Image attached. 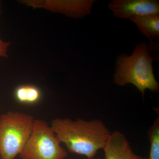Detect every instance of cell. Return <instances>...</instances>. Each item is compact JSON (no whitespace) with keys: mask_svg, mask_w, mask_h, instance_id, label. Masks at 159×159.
Masks as SVG:
<instances>
[{"mask_svg":"<svg viewBox=\"0 0 159 159\" xmlns=\"http://www.w3.org/2000/svg\"><path fill=\"white\" fill-rule=\"evenodd\" d=\"M102 149L105 159H145L133 151L125 135L119 131L111 133Z\"/></svg>","mask_w":159,"mask_h":159,"instance_id":"obj_7","label":"cell"},{"mask_svg":"<svg viewBox=\"0 0 159 159\" xmlns=\"http://www.w3.org/2000/svg\"><path fill=\"white\" fill-rule=\"evenodd\" d=\"M148 137L150 142V153L148 158L146 159H159V114L153 124L148 129Z\"/></svg>","mask_w":159,"mask_h":159,"instance_id":"obj_10","label":"cell"},{"mask_svg":"<svg viewBox=\"0 0 159 159\" xmlns=\"http://www.w3.org/2000/svg\"><path fill=\"white\" fill-rule=\"evenodd\" d=\"M1 2H0V13H1Z\"/></svg>","mask_w":159,"mask_h":159,"instance_id":"obj_13","label":"cell"},{"mask_svg":"<svg viewBox=\"0 0 159 159\" xmlns=\"http://www.w3.org/2000/svg\"><path fill=\"white\" fill-rule=\"evenodd\" d=\"M145 159H146V158H145Z\"/></svg>","mask_w":159,"mask_h":159,"instance_id":"obj_14","label":"cell"},{"mask_svg":"<svg viewBox=\"0 0 159 159\" xmlns=\"http://www.w3.org/2000/svg\"><path fill=\"white\" fill-rule=\"evenodd\" d=\"M61 144L48 122L34 119L31 134L20 157L21 159H65L68 152Z\"/></svg>","mask_w":159,"mask_h":159,"instance_id":"obj_4","label":"cell"},{"mask_svg":"<svg viewBox=\"0 0 159 159\" xmlns=\"http://www.w3.org/2000/svg\"><path fill=\"white\" fill-rule=\"evenodd\" d=\"M108 6L114 16L125 19L159 13V1L157 0H113Z\"/></svg>","mask_w":159,"mask_h":159,"instance_id":"obj_6","label":"cell"},{"mask_svg":"<svg viewBox=\"0 0 159 159\" xmlns=\"http://www.w3.org/2000/svg\"><path fill=\"white\" fill-rule=\"evenodd\" d=\"M130 20L142 34L149 39L152 48L154 49L155 47L152 41L158 40L159 38V13L137 16Z\"/></svg>","mask_w":159,"mask_h":159,"instance_id":"obj_8","label":"cell"},{"mask_svg":"<svg viewBox=\"0 0 159 159\" xmlns=\"http://www.w3.org/2000/svg\"><path fill=\"white\" fill-rule=\"evenodd\" d=\"M155 58L151 55L146 43H139L130 56L122 54L117 58L114 83L119 86L133 84L141 92L143 98L146 89L158 93L159 84L154 75L152 67Z\"/></svg>","mask_w":159,"mask_h":159,"instance_id":"obj_2","label":"cell"},{"mask_svg":"<svg viewBox=\"0 0 159 159\" xmlns=\"http://www.w3.org/2000/svg\"><path fill=\"white\" fill-rule=\"evenodd\" d=\"M32 115L9 111L0 116V159H15L31 134Z\"/></svg>","mask_w":159,"mask_h":159,"instance_id":"obj_3","label":"cell"},{"mask_svg":"<svg viewBox=\"0 0 159 159\" xmlns=\"http://www.w3.org/2000/svg\"><path fill=\"white\" fill-rule=\"evenodd\" d=\"M95 0H25L20 2L34 8H43L69 17L80 18L90 14Z\"/></svg>","mask_w":159,"mask_h":159,"instance_id":"obj_5","label":"cell"},{"mask_svg":"<svg viewBox=\"0 0 159 159\" xmlns=\"http://www.w3.org/2000/svg\"><path fill=\"white\" fill-rule=\"evenodd\" d=\"M10 45V43L3 41L0 39V56L1 57H8L7 51L8 47Z\"/></svg>","mask_w":159,"mask_h":159,"instance_id":"obj_11","label":"cell"},{"mask_svg":"<svg viewBox=\"0 0 159 159\" xmlns=\"http://www.w3.org/2000/svg\"><path fill=\"white\" fill-rule=\"evenodd\" d=\"M16 99L19 102L26 104L36 103L41 97L40 91L36 87L23 85L16 90Z\"/></svg>","mask_w":159,"mask_h":159,"instance_id":"obj_9","label":"cell"},{"mask_svg":"<svg viewBox=\"0 0 159 159\" xmlns=\"http://www.w3.org/2000/svg\"><path fill=\"white\" fill-rule=\"evenodd\" d=\"M87 159H100L99 158H95L93 157L92 158H87Z\"/></svg>","mask_w":159,"mask_h":159,"instance_id":"obj_12","label":"cell"},{"mask_svg":"<svg viewBox=\"0 0 159 159\" xmlns=\"http://www.w3.org/2000/svg\"><path fill=\"white\" fill-rule=\"evenodd\" d=\"M51 127L57 139L71 153L92 158L102 149L111 132L101 120L89 121L78 119L57 118L51 122Z\"/></svg>","mask_w":159,"mask_h":159,"instance_id":"obj_1","label":"cell"}]
</instances>
